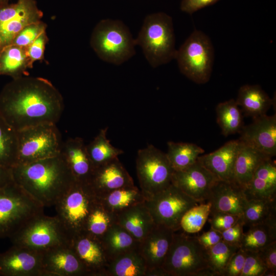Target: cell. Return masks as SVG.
Here are the masks:
<instances>
[{"mask_svg": "<svg viewBox=\"0 0 276 276\" xmlns=\"http://www.w3.org/2000/svg\"><path fill=\"white\" fill-rule=\"evenodd\" d=\"M63 97L51 81L42 77L12 79L0 93V116L17 131L59 121Z\"/></svg>", "mask_w": 276, "mask_h": 276, "instance_id": "1", "label": "cell"}, {"mask_svg": "<svg viewBox=\"0 0 276 276\" xmlns=\"http://www.w3.org/2000/svg\"><path fill=\"white\" fill-rule=\"evenodd\" d=\"M11 170L13 181L44 207L54 206L76 181L60 154Z\"/></svg>", "mask_w": 276, "mask_h": 276, "instance_id": "2", "label": "cell"}, {"mask_svg": "<svg viewBox=\"0 0 276 276\" xmlns=\"http://www.w3.org/2000/svg\"><path fill=\"white\" fill-rule=\"evenodd\" d=\"M162 267L169 276H218L209 266L206 249L184 232H174Z\"/></svg>", "mask_w": 276, "mask_h": 276, "instance_id": "3", "label": "cell"}, {"mask_svg": "<svg viewBox=\"0 0 276 276\" xmlns=\"http://www.w3.org/2000/svg\"><path fill=\"white\" fill-rule=\"evenodd\" d=\"M134 40L153 67L175 59L177 50L172 18L165 13L148 15Z\"/></svg>", "mask_w": 276, "mask_h": 276, "instance_id": "4", "label": "cell"}, {"mask_svg": "<svg viewBox=\"0 0 276 276\" xmlns=\"http://www.w3.org/2000/svg\"><path fill=\"white\" fill-rule=\"evenodd\" d=\"M43 208L13 180L0 187V238H10Z\"/></svg>", "mask_w": 276, "mask_h": 276, "instance_id": "5", "label": "cell"}, {"mask_svg": "<svg viewBox=\"0 0 276 276\" xmlns=\"http://www.w3.org/2000/svg\"><path fill=\"white\" fill-rule=\"evenodd\" d=\"M90 45L100 59L116 65L135 53L134 39L128 28L119 20H101L93 31Z\"/></svg>", "mask_w": 276, "mask_h": 276, "instance_id": "6", "label": "cell"}, {"mask_svg": "<svg viewBox=\"0 0 276 276\" xmlns=\"http://www.w3.org/2000/svg\"><path fill=\"white\" fill-rule=\"evenodd\" d=\"M98 200L88 183L76 181L54 205L69 240L84 233L88 217Z\"/></svg>", "mask_w": 276, "mask_h": 276, "instance_id": "7", "label": "cell"}, {"mask_svg": "<svg viewBox=\"0 0 276 276\" xmlns=\"http://www.w3.org/2000/svg\"><path fill=\"white\" fill-rule=\"evenodd\" d=\"M180 72L197 84L208 82L211 76L214 50L211 39L203 32L195 30L176 51Z\"/></svg>", "mask_w": 276, "mask_h": 276, "instance_id": "8", "label": "cell"}, {"mask_svg": "<svg viewBox=\"0 0 276 276\" xmlns=\"http://www.w3.org/2000/svg\"><path fill=\"white\" fill-rule=\"evenodd\" d=\"M136 169L145 200L151 198L172 183L174 170L166 153L152 145L139 150Z\"/></svg>", "mask_w": 276, "mask_h": 276, "instance_id": "9", "label": "cell"}, {"mask_svg": "<svg viewBox=\"0 0 276 276\" xmlns=\"http://www.w3.org/2000/svg\"><path fill=\"white\" fill-rule=\"evenodd\" d=\"M17 164H27L60 154L63 141L56 124H43L18 131Z\"/></svg>", "mask_w": 276, "mask_h": 276, "instance_id": "10", "label": "cell"}, {"mask_svg": "<svg viewBox=\"0 0 276 276\" xmlns=\"http://www.w3.org/2000/svg\"><path fill=\"white\" fill-rule=\"evenodd\" d=\"M10 239L13 245L41 252L70 243L57 216L44 213L29 221Z\"/></svg>", "mask_w": 276, "mask_h": 276, "instance_id": "11", "label": "cell"}, {"mask_svg": "<svg viewBox=\"0 0 276 276\" xmlns=\"http://www.w3.org/2000/svg\"><path fill=\"white\" fill-rule=\"evenodd\" d=\"M144 203L156 225L174 232L180 229V222L183 214L199 203L172 183L151 198L145 200Z\"/></svg>", "mask_w": 276, "mask_h": 276, "instance_id": "12", "label": "cell"}, {"mask_svg": "<svg viewBox=\"0 0 276 276\" xmlns=\"http://www.w3.org/2000/svg\"><path fill=\"white\" fill-rule=\"evenodd\" d=\"M43 13L35 0H17L0 6V50L11 44L26 26L41 20Z\"/></svg>", "mask_w": 276, "mask_h": 276, "instance_id": "13", "label": "cell"}, {"mask_svg": "<svg viewBox=\"0 0 276 276\" xmlns=\"http://www.w3.org/2000/svg\"><path fill=\"white\" fill-rule=\"evenodd\" d=\"M217 180L197 159L185 169L173 171L171 182L200 203L207 201L211 188Z\"/></svg>", "mask_w": 276, "mask_h": 276, "instance_id": "14", "label": "cell"}, {"mask_svg": "<svg viewBox=\"0 0 276 276\" xmlns=\"http://www.w3.org/2000/svg\"><path fill=\"white\" fill-rule=\"evenodd\" d=\"M42 252L13 245L0 254V275L43 276Z\"/></svg>", "mask_w": 276, "mask_h": 276, "instance_id": "15", "label": "cell"}, {"mask_svg": "<svg viewBox=\"0 0 276 276\" xmlns=\"http://www.w3.org/2000/svg\"><path fill=\"white\" fill-rule=\"evenodd\" d=\"M239 133L240 141L268 157L276 155L275 114L254 118L253 122L244 126Z\"/></svg>", "mask_w": 276, "mask_h": 276, "instance_id": "16", "label": "cell"}, {"mask_svg": "<svg viewBox=\"0 0 276 276\" xmlns=\"http://www.w3.org/2000/svg\"><path fill=\"white\" fill-rule=\"evenodd\" d=\"M42 266L43 276H87L70 243L42 252Z\"/></svg>", "mask_w": 276, "mask_h": 276, "instance_id": "17", "label": "cell"}, {"mask_svg": "<svg viewBox=\"0 0 276 276\" xmlns=\"http://www.w3.org/2000/svg\"><path fill=\"white\" fill-rule=\"evenodd\" d=\"M70 245L87 276H104L108 260L100 239L83 233L71 239Z\"/></svg>", "mask_w": 276, "mask_h": 276, "instance_id": "18", "label": "cell"}, {"mask_svg": "<svg viewBox=\"0 0 276 276\" xmlns=\"http://www.w3.org/2000/svg\"><path fill=\"white\" fill-rule=\"evenodd\" d=\"M247 200L244 189L234 181L217 180L206 202L211 204V211L241 216Z\"/></svg>", "mask_w": 276, "mask_h": 276, "instance_id": "19", "label": "cell"}, {"mask_svg": "<svg viewBox=\"0 0 276 276\" xmlns=\"http://www.w3.org/2000/svg\"><path fill=\"white\" fill-rule=\"evenodd\" d=\"M174 232L171 228L155 224L140 242L139 251L145 261L147 271L162 267Z\"/></svg>", "mask_w": 276, "mask_h": 276, "instance_id": "20", "label": "cell"}, {"mask_svg": "<svg viewBox=\"0 0 276 276\" xmlns=\"http://www.w3.org/2000/svg\"><path fill=\"white\" fill-rule=\"evenodd\" d=\"M89 184L97 196L134 185L118 158L95 168Z\"/></svg>", "mask_w": 276, "mask_h": 276, "instance_id": "21", "label": "cell"}, {"mask_svg": "<svg viewBox=\"0 0 276 276\" xmlns=\"http://www.w3.org/2000/svg\"><path fill=\"white\" fill-rule=\"evenodd\" d=\"M86 146L81 137L69 138L63 142L60 154L76 180L89 183L95 167L88 156Z\"/></svg>", "mask_w": 276, "mask_h": 276, "instance_id": "22", "label": "cell"}, {"mask_svg": "<svg viewBox=\"0 0 276 276\" xmlns=\"http://www.w3.org/2000/svg\"><path fill=\"white\" fill-rule=\"evenodd\" d=\"M239 145V140L228 141L216 150L201 154L198 160L218 180L233 181Z\"/></svg>", "mask_w": 276, "mask_h": 276, "instance_id": "23", "label": "cell"}, {"mask_svg": "<svg viewBox=\"0 0 276 276\" xmlns=\"http://www.w3.org/2000/svg\"><path fill=\"white\" fill-rule=\"evenodd\" d=\"M244 193L247 199H276V164L272 158L258 167Z\"/></svg>", "mask_w": 276, "mask_h": 276, "instance_id": "24", "label": "cell"}, {"mask_svg": "<svg viewBox=\"0 0 276 276\" xmlns=\"http://www.w3.org/2000/svg\"><path fill=\"white\" fill-rule=\"evenodd\" d=\"M116 222L138 241H141L155 225L144 201L116 215Z\"/></svg>", "mask_w": 276, "mask_h": 276, "instance_id": "25", "label": "cell"}, {"mask_svg": "<svg viewBox=\"0 0 276 276\" xmlns=\"http://www.w3.org/2000/svg\"><path fill=\"white\" fill-rule=\"evenodd\" d=\"M239 141L234 170L233 181L244 190L256 169L265 160L271 158Z\"/></svg>", "mask_w": 276, "mask_h": 276, "instance_id": "26", "label": "cell"}, {"mask_svg": "<svg viewBox=\"0 0 276 276\" xmlns=\"http://www.w3.org/2000/svg\"><path fill=\"white\" fill-rule=\"evenodd\" d=\"M236 101L244 114L253 119L266 114L273 104V100L259 85L242 86L238 90Z\"/></svg>", "mask_w": 276, "mask_h": 276, "instance_id": "27", "label": "cell"}, {"mask_svg": "<svg viewBox=\"0 0 276 276\" xmlns=\"http://www.w3.org/2000/svg\"><path fill=\"white\" fill-rule=\"evenodd\" d=\"M108 261L127 251L139 249L140 242L116 222L100 238Z\"/></svg>", "mask_w": 276, "mask_h": 276, "instance_id": "28", "label": "cell"}, {"mask_svg": "<svg viewBox=\"0 0 276 276\" xmlns=\"http://www.w3.org/2000/svg\"><path fill=\"white\" fill-rule=\"evenodd\" d=\"M146 271L145 261L137 249L109 260L104 276H145Z\"/></svg>", "mask_w": 276, "mask_h": 276, "instance_id": "29", "label": "cell"}, {"mask_svg": "<svg viewBox=\"0 0 276 276\" xmlns=\"http://www.w3.org/2000/svg\"><path fill=\"white\" fill-rule=\"evenodd\" d=\"M248 227L240 244L243 250L258 251L276 241V217Z\"/></svg>", "mask_w": 276, "mask_h": 276, "instance_id": "30", "label": "cell"}, {"mask_svg": "<svg viewBox=\"0 0 276 276\" xmlns=\"http://www.w3.org/2000/svg\"><path fill=\"white\" fill-rule=\"evenodd\" d=\"M31 65L26 48L9 44L0 50V75L12 79L28 76Z\"/></svg>", "mask_w": 276, "mask_h": 276, "instance_id": "31", "label": "cell"}, {"mask_svg": "<svg viewBox=\"0 0 276 276\" xmlns=\"http://www.w3.org/2000/svg\"><path fill=\"white\" fill-rule=\"evenodd\" d=\"M97 196L103 207L115 215L145 201L141 190L135 185L116 189Z\"/></svg>", "mask_w": 276, "mask_h": 276, "instance_id": "32", "label": "cell"}, {"mask_svg": "<svg viewBox=\"0 0 276 276\" xmlns=\"http://www.w3.org/2000/svg\"><path fill=\"white\" fill-rule=\"evenodd\" d=\"M217 123L225 136L240 133L243 126L241 110L235 100L220 102L216 106Z\"/></svg>", "mask_w": 276, "mask_h": 276, "instance_id": "33", "label": "cell"}, {"mask_svg": "<svg viewBox=\"0 0 276 276\" xmlns=\"http://www.w3.org/2000/svg\"><path fill=\"white\" fill-rule=\"evenodd\" d=\"M167 145L166 154L174 171L181 170L190 166L204 152L203 149L193 143L169 141Z\"/></svg>", "mask_w": 276, "mask_h": 276, "instance_id": "34", "label": "cell"}, {"mask_svg": "<svg viewBox=\"0 0 276 276\" xmlns=\"http://www.w3.org/2000/svg\"><path fill=\"white\" fill-rule=\"evenodd\" d=\"M107 127L101 129L93 140L86 146L95 168L118 158L124 153L123 150L111 144L107 137Z\"/></svg>", "mask_w": 276, "mask_h": 276, "instance_id": "35", "label": "cell"}, {"mask_svg": "<svg viewBox=\"0 0 276 276\" xmlns=\"http://www.w3.org/2000/svg\"><path fill=\"white\" fill-rule=\"evenodd\" d=\"M18 131L0 116V166L11 169L17 164Z\"/></svg>", "mask_w": 276, "mask_h": 276, "instance_id": "36", "label": "cell"}, {"mask_svg": "<svg viewBox=\"0 0 276 276\" xmlns=\"http://www.w3.org/2000/svg\"><path fill=\"white\" fill-rule=\"evenodd\" d=\"M241 218L244 226H250L276 217V199H247Z\"/></svg>", "mask_w": 276, "mask_h": 276, "instance_id": "37", "label": "cell"}, {"mask_svg": "<svg viewBox=\"0 0 276 276\" xmlns=\"http://www.w3.org/2000/svg\"><path fill=\"white\" fill-rule=\"evenodd\" d=\"M114 223L116 215L106 210L98 199L88 217L84 233L100 239Z\"/></svg>", "mask_w": 276, "mask_h": 276, "instance_id": "38", "label": "cell"}, {"mask_svg": "<svg viewBox=\"0 0 276 276\" xmlns=\"http://www.w3.org/2000/svg\"><path fill=\"white\" fill-rule=\"evenodd\" d=\"M211 209L209 202L198 203L191 208L182 216L180 228L187 234L199 232L208 220Z\"/></svg>", "mask_w": 276, "mask_h": 276, "instance_id": "39", "label": "cell"}, {"mask_svg": "<svg viewBox=\"0 0 276 276\" xmlns=\"http://www.w3.org/2000/svg\"><path fill=\"white\" fill-rule=\"evenodd\" d=\"M240 247L221 241L206 250L210 267L218 276H223L224 269L232 256Z\"/></svg>", "mask_w": 276, "mask_h": 276, "instance_id": "40", "label": "cell"}, {"mask_svg": "<svg viewBox=\"0 0 276 276\" xmlns=\"http://www.w3.org/2000/svg\"><path fill=\"white\" fill-rule=\"evenodd\" d=\"M47 25L41 20L25 27L15 37L11 44L27 48L41 33L46 31Z\"/></svg>", "mask_w": 276, "mask_h": 276, "instance_id": "41", "label": "cell"}, {"mask_svg": "<svg viewBox=\"0 0 276 276\" xmlns=\"http://www.w3.org/2000/svg\"><path fill=\"white\" fill-rule=\"evenodd\" d=\"M241 217L227 213L211 211L208 220L211 228L221 233L235 224Z\"/></svg>", "mask_w": 276, "mask_h": 276, "instance_id": "42", "label": "cell"}, {"mask_svg": "<svg viewBox=\"0 0 276 276\" xmlns=\"http://www.w3.org/2000/svg\"><path fill=\"white\" fill-rule=\"evenodd\" d=\"M246 257L240 276H263L267 269L257 251H245Z\"/></svg>", "mask_w": 276, "mask_h": 276, "instance_id": "43", "label": "cell"}, {"mask_svg": "<svg viewBox=\"0 0 276 276\" xmlns=\"http://www.w3.org/2000/svg\"><path fill=\"white\" fill-rule=\"evenodd\" d=\"M48 40L45 31L26 48L27 56L32 67L35 62L43 60L44 50Z\"/></svg>", "mask_w": 276, "mask_h": 276, "instance_id": "44", "label": "cell"}, {"mask_svg": "<svg viewBox=\"0 0 276 276\" xmlns=\"http://www.w3.org/2000/svg\"><path fill=\"white\" fill-rule=\"evenodd\" d=\"M245 257V251L240 248L228 262L223 271V276H240Z\"/></svg>", "mask_w": 276, "mask_h": 276, "instance_id": "45", "label": "cell"}, {"mask_svg": "<svg viewBox=\"0 0 276 276\" xmlns=\"http://www.w3.org/2000/svg\"><path fill=\"white\" fill-rule=\"evenodd\" d=\"M244 223L241 218L235 224L222 232V241L240 247L243 235Z\"/></svg>", "mask_w": 276, "mask_h": 276, "instance_id": "46", "label": "cell"}, {"mask_svg": "<svg viewBox=\"0 0 276 276\" xmlns=\"http://www.w3.org/2000/svg\"><path fill=\"white\" fill-rule=\"evenodd\" d=\"M257 252L267 269L276 272V241Z\"/></svg>", "mask_w": 276, "mask_h": 276, "instance_id": "47", "label": "cell"}, {"mask_svg": "<svg viewBox=\"0 0 276 276\" xmlns=\"http://www.w3.org/2000/svg\"><path fill=\"white\" fill-rule=\"evenodd\" d=\"M219 1L182 0L180 4V10L183 12L192 14L202 8L214 4Z\"/></svg>", "mask_w": 276, "mask_h": 276, "instance_id": "48", "label": "cell"}, {"mask_svg": "<svg viewBox=\"0 0 276 276\" xmlns=\"http://www.w3.org/2000/svg\"><path fill=\"white\" fill-rule=\"evenodd\" d=\"M196 237L199 243L206 250L222 240L221 233L212 228Z\"/></svg>", "mask_w": 276, "mask_h": 276, "instance_id": "49", "label": "cell"}, {"mask_svg": "<svg viewBox=\"0 0 276 276\" xmlns=\"http://www.w3.org/2000/svg\"><path fill=\"white\" fill-rule=\"evenodd\" d=\"M13 180L11 170L0 166V187Z\"/></svg>", "mask_w": 276, "mask_h": 276, "instance_id": "50", "label": "cell"}, {"mask_svg": "<svg viewBox=\"0 0 276 276\" xmlns=\"http://www.w3.org/2000/svg\"><path fill=\"white\" fill-rule=\"evenodd\" d=\"M145 276H169V275L163 267H160L147 270Z\"/></svg>", "mask_w": 276, "mask_h": 276, "instance_id": "51", "label": "cell"}, {"mask_svg": "<svg viewBox=\"0 0 276 276\" xmlns=\"http://www.w3.org/2000/svg\"><path fill=\"white\" fill-rule=\"evenodd\" d=\"M9 0H0V6L9 3Z\"/></svg>", "mask_w": 276, "mask_h": 276, "instance_id": "52", "label": "cell"}]
</instances>
